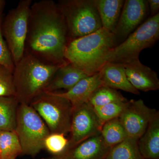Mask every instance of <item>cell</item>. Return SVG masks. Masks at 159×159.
<instances>
[{
	"instance_id": "obj_1",
	"label": "cell",
	"mask_w": 159,
	"mask_h": 159,
	"mask_svg": "<svg viewBox=\"0 0 159 159\" xmlns=\"http://www.w3.org/2000/svg\"><path fill=\"white\" fill-rule=\"evenodd\" d=\"M69 43L64 19L53 0L32 3L25 52L48 64L62 66Z\"/></svg>"
},
{
	"instance_id": "obj_29",
	"label": "cell",
	"mask_w": 159,
	"mask_h": 159,
	"mask_svg": "<svg viewBox=\"0 0 159 159\" xmlns=\"http://www.w3.org/2000/svg\"><path fill=\"white\" fill-rule=\"evenodd\" d=\"M6 5V1L5 0H0V18H2V14Z\"/></svg>"
},
{
	"instance_id": "obj_24",
	"label": "cell",
	"mask_w": 159,
	"mask_h": 159,
	"mask_svg": "<svg viewBox=\"0 0 159 159\" xmlns=\"http://www.w3.org/2000/svg\"><path fill=\"white\" fill-rule=\"evenodd\" d=\"M129 101L112 102L102 106L93 107L94 111L102 124L109 120L119 118L128 105Z\"/></svg>"
},
{
	"instance_id": "obj_2",
	"label": "cell",
	"mask_w": 159,
	"mask_h": 159,
	"mask_svg": "<svg viewBox=\"0 0 159 159\" xmlns=\"http://www.w3.org/2000/svg\"><path fill=\"white\" fill-rule=\"evenodd\" d=\"M116 47L113 33L103 28L68 44L66 61L83 71L88 76L99 73L107 62L111 50Z\"/></svg>"
},
{
	"instance_id": "obj_6",
	"label": "cell",
	"mask_w": 159,
	"mask_h": 159,
	"mask_svg": "<svg viewBox=\"0 0 159 159\" xmlns=\"http://www.w3.org/2000/svg\"><path fill=\"white\" fill-rule=\"evenodd\" d=\"M16 132L21 145L22 154L36 156L43 148L50 132L42 119L34 109L20 103L16 116Z\"/></svg>"
},
{
	"instance_id": "obj_10",
	"label": "cell",
	"mask_w": 159,
	"mask_h": 159,
	"mask_svg": "<svg viewBox=\"0 0 159 159\" xmlns=\"http://www.w3.org/2000/svg\"><path fill=\"white\" fill-rule=\"evenodd\" d=\"M158 113L155 109L147 106L142 99H131L119 118L128 136L139 139Z\"/></svg>"
},
{
	"instance_id": "obj_21",
	"label": "cell",
	"mask_w": 159,
	"mask_h": 159,
	"mask_svg": "<svg viewBox=\"0 0 159 159\" xmlns=\"http://www.w3.org/2000/svg\"><path fill=\"white\" fill-rule=\"evenodd\" d=\"M1 159H16L22 154V148L15 131H0Z\"/></svg>"
},
{
	"instance_id": "obj_5",
	"label": "cell",
	"mask_w": 159,
	"mask_h": 159,
	"mask_svg": "<svg viewBox=\"0 0 159 159\" xmlns=\"http://www.w3.org/2000/svg\"><path fill=\"white\" fill-rule=\"evenodd\" d=\"M159 38V13L147 19L124 41L112 49L107 62L124 64L139 59L141 51L153 47Z\"/></svg>"
},
{
	"instance_id": "obj_25",
	"label": "cell",
	"mask_w": 159,
	"mask_h": 159,
	"mask_svg": "<svg viewBox=\"0 0 159 159\" xmlns=\"http://www.w3.org/2000/svg\"><path fill=\"white\" fill-rule=\"evenodd\" d=\"M69 140L62 134H50L45 140L44 148L54 156H60L67 150Z\"/></svg>"
},
{
	"instance_id": "obj_18",
	"label": "cell",
	"mask_w": 159,
	"mask_h": 159,
	"mask_svg": "<svg viewBox=\"0 0 159 159\" xmlns=\"http://www.w3.org/2000/svg\"><path fill=\"white\" fill-rule=\"evenodd\" d=\"M102 28L115 32L121 15L124 0H95Z\"/></svg>"
},
{
	"instance_id": "obj_8",
	"label": "cell",
	"mask_w": 159,
	"mask_h": 159,
	"mask_svg": "<svg viewBox=\"0 0 159 159\" xmlns=\"http://www.w3.org/2000/svg\"><path fill=\"white\" fill-rule=\"evenodd\" d=\"M32 0H20L2 21V31L15 65L25 53L28 23Z\"/></svg>"
},
{
	"instance_id": "obj_26",
	"label": "cell",
	"mask_w": 159,
	"mask_h": 159,
	"mask_svg": "<svg viewBox=\"0 0 159 159\" xmlns=\"http://www.w3.org/2000/svg\"><path fill=\"white\" fill-rule=\"evenodd\" d=\"M13 72L0 66V97H16Z\"/></svg>"
},
{
	"instance_id": "obj_13",
	"label": "cell",
	"mask_w": 159,
	"mask_h": 159,
	"mask_svg": "<svg viewBox=\"0 0 159 159\" xmlns=\"http://www.w3.org/2000/svg\"><path fill=\"white\" fill-rule=\"evenodd\" d=\"M110 148L100 132L67 149L59 156L66 159H105Z\"/></svg>"
},
{
	"instance_id": "obj_22",
	"label": "cell",
	"mask_w": 159,
	"mask_h": 159,
	"mask_svg": "<svg viewBox=\"0 0 159 159\" xmlns=\"http://www.w3.org/2000/svg\"><path fill=\"white\" fill-rule=\"evenodd\" d=\"M100 134L105 144L111 148L128 137L119 118L109 120L103 123Z\"/></svg>"
},
{
	"instance_id": "obj_14",
	"label": "cell",
	"mask_w": 159,
	"mask_h": 159,
	"mask_svg": "<svg viewBox=\"0 0 159 159\" xmlns=\"http://www.w3.org/2000/svg\"><path fill=\"white\" fill-rule=\"evenodd\" d=\"M99 73L102 85L136 95H140V92L129 81L123 64L107 62Z\"/></svg>"
},
{
	"instance_id": "obj_16",
	"label": "cell",
	"mask_w": 159,
	"mask_h": 159,
	"mask_svg": "<svg viewBox=\"0 0 159 159\" xmlns=\"http://www.w3.org/2000/svg\"><path fill=\"white\" fill-rule=\"evenodd\" d=\"M87 77L83 71L67 62L57 70L44 92L53 93L62 89L68 91Z\"/></svg>"
},
{
	"instance_id": "obj_28",
	"label": "cell",
	"mask_w": 159,
	"mask_h": 159,
	"mask_svg": "<svg viewBox=\"0 0 159 159\" xmlns=\"http://www.w3.org/2000/svg\"><path fill=\"white\" fill-rule=\"evenodd\" d=\"M147 2L151 16H153L159 13V0H148Z\"/></svg>"
},
{
	"instance_id": "obj_20",
	"label": "cell",
	"mask_w": 159,
	"mask_h": 159,
	"mask_svg": "<svg viewBox=\"0 0 159 159\" xmlns=\"http://www.w3.org/2000/svg\"><path fill=\"white\" fill-rule=\"evenodd\" d=\"M138 139L127 137L110 149L105 159H145L139 151Z\"/></svg>"
},
{
	"instance_id": "obj_4",
	"label": "cell",
	"mask_w": 159,
	"mask_h": 159,
	"mask_svg": "<svg viewBox=\"0 0 159 159\" xmlns=\"http://www.w3.org/2000/svg\"><path fill=\"white\" fill-rule=\"evenodd\" d=\"M56 3L65 21L69 43L102 29L95 0H60Z\"/></svg>"
},
{
	"instance_id": "obj_19",
	"label": "cell",
	"mask_w": 159,
	"mask_h": 159,
	"mask_svg": "<svg viewBox=\"0 0 159 159\" xmlns=\"http://www.w3.org/2000/svg\"><path fill=\"white\" fill-rule=\"evenodd\" d=\"M19 104L16 97H0V131L15 130Z\"/></svg>"
},
{
	"instance_id": "obj_17",
	"label": "cell",
	"mask_w": 159,
	"mask_h": 159,
	"mask_svg": "<svg viewBox=\"0 0 159 159\" xmlns=\"http://www.w3.org/2000/svg\"><path fill=\"white\" fill-rule=\"evenodd\" d=\"M140 153L145 159H159V113L149 123L148 128L138 139Z\"/></svg>"
},
{
	"instance_id": "obj_9",
	"label": "cell",
	"mask_w": 159,
	"mask_h": 159,
	"mask_svg": "<svg viewBox=\"0 0 159 159\" xmlns=\"http://www.w3.org/2000/svg\"><path fill=\"white\" fill-rule=\"evenodd\" d=\"M103 125L88 102L74 107L67 149L99 133Z\"/></svg>"
},
{
	"instance_id": "obj_30",
	"label": "cell",
	"mask_w": 159,
	"mask_h": 159,
	"mask_svg": "<svg viewBox=\"0 0 159 159\" xmlns=\"http://www.w3.org/2000/svg\"><path fill=\"white\" fill-rule=\"evenodd\" d=\"M42 159H66L62 157L59 156H54L51 157L47 158H43Z\"/></svg>"
},
{
	"instance_id": "obj_27",
	"label": "cell",
	"mask_w": 159,
	"mask_h": 159,
	"mask_svg": "<svg viewBox=\"0 0 159 159\" xmlns=\"http://www.w3.org/2000/svg\"><path fill=\"white\" fill-rule=\"evenodd\" d=\"M2 17L0 18V66H3L13 71L15 64L11 53L2 31Z\"/></svg>"
},
{
	"instance_id": "obj_15",
	"label": "cell",
	"mask_w": 159,
	"mask_h": 159,
	"mask_svg": "<svg viewBox=\"0 0 159 159\" xmlns=\"http://www.w3.org/2000/svg\"><path fill=\"white\" fill-rule=\"evenodd\" d=\"M101 86L102 83L99 73L81 80L72 89L64 93H53L68 100L74 107L88 102L91 95Z\"/></svg>"
},
{
	"instance_id": "obj_11",
	"label": "cell",
	"mask_w": 159,
	"mask_h": 159,
	"mask_svg": "<svg viewBox=\"0 0 159 159\" xmlns=\"http://www.w3.org/2000/svg\"><path fill=\"white\" fill-rule=\"evenodd\" d=\"M148 3L146 0L125 1L114 33L116 47L124 41L144 22L148 15Z\"/></svg>"
},
{
	"instance_id": "obj_12",
	"label": "cell",
	"mask_w": 159,
	"mask_h": 159,
	"mask_svg": "<svg viewBox=\"0 0 159 159\" xmlns=\"http://www.w3.org/2000/svg\"><path fill=\"white\" fill-rule=\"evenodd\" d=\"M129 81L137 90L148 92L159 89L157 74L142 64L139 59L123 64Z\"/></svg>"
},
{
	"instance_id": "obj_23",
	"label": "cell",
	"mask_w": 159,
	"mask_h": 159,
	"mask_svg": "<svg viewBox=\"0 0 159 159\" xmlns=\"http://www.w3.org/2000/svg\"><path fill=\"white\" fill-rule=\"evenodd\" d=\"M127 100H128L117 90L102 85L94 91L89 98L88 102L94 107L112 102Z\"/></svg>"
},
{
	"instance_id": "obj_7",
	"label": "cell",
	"mask_w": 159,
	"mask_h": 159,
	"mask_svg": "<svg viewBox=\"0 0 159 159\" xmlns=\"http://www.w3.org/2000/svg\"><path fill=\"white\" fill-rule=\"evenodd\" d=\"M29 105L42 119L50 133H70L74 107L68 100L54 93L43 92Z\"/></svg>"
},
{
	"instance_id": "obj_31",
	"label": "cell",
	"mask_w": 159,
	"mask_h": 159,
	"mask_svg": "<svg viewBox=\"0 0 159 159\" xmlns=\"http://www.w3.org/2000/svg\"><path fill=\"white\" fill-rule=\"evenodd\" d=\"M0 159H1V154H0Z\"/></svg>"
},
{
	"instance_id": "obj_3",
	"label": "cell",
	"mask_w": 159,
	"mask_h": 159,
	"mask_svg": "<svg viewBox=\"0 0 159 159\" xmlns=\"http://www.w3.org/2000/svg\"><path fill=\"white\" fill-rule=\"evenodd\" d=\"M48 64L25 52L13 72L16 97L19 103L30 104L44 92L61 66Z\"/></svg>"
}]
</instances>
